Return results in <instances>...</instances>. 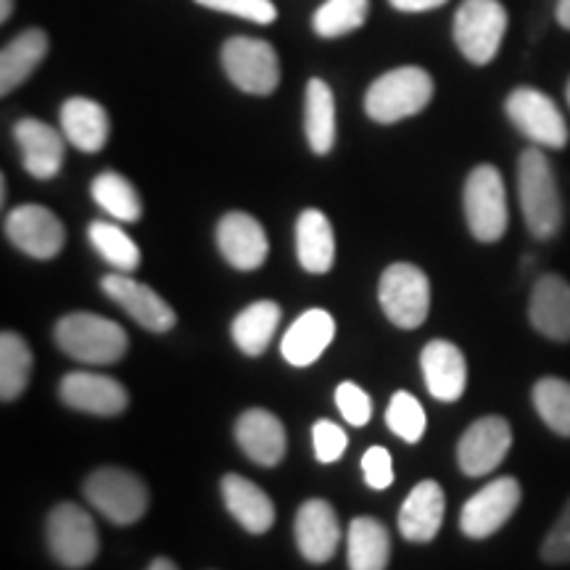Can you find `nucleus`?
Returning <instances> with one entry per match:
<instances>
[{
    "label": "nucleus",
    "mask_w": 570,
    "mask_h": 570,
    "mask_svg": "<svg viewBox=\"0 0 570 570\" xmlns=\"http://www.w3.org/2000/svg\"><path fill=\"white\" fill-rule=\"evenodd\" d=\"M518 198L533 238L550 240L562 227V198L552 164L541 148H525L518 159Z\"/></svg>",
    "instance_id": "1"
},
{
    "label": "nucleus",
    "mask_w": 570,
    "mask_h": 570,
    "mask_svg": "<svg viewBox=\"0 0 570 570\" xmlns=\"http://www.w3.org/2000/svg\"><path fill=\"white\" fill-rule=\"evenodd\" d=\"M433 77L423 67H399L381 75L365 92V111L377 125L415 117L431 104Z\"/></svg>",
    "instance_id": "2"
},
{
    "label": "nucleus",
    "mask_w": 570,
    "mask_h": 570,
    "mask_svg": "<svg viewBox=\"0 0 570 570\" xmlns=\"http://www.w3.org/2000/svg\"><path fill=\"white\" fill-rule=\"evenodd\" d=\"M56 344L71 360L85 362V365H111L122 360L130 341H127L125 327L114 320L75 312V315L61 317L56 325Z\"/></svg>",
    "instance_id": "3"
},
{
    "label": "nucleus",
    "mask_w": 570,
    "mask_h": 570,
    "mask_svg": "<svg viewBox=\"0 0 570 570\" xmlns=\"http://www.w3.org/2000/svg\"><path fill=\"white\" fill-rule=\"evenodd\" d=\"M462 206L470 233L481 244H497L508 230V190L497 167L481 164L468 175L465 190H462Z\"/></svg>",
    "instance_id": "4"
},
{
    "label": "nucleus",
    "mask_w": 570,
    "mask_h": 570,
    "mask_svg": "<svg viewBox=\"0 0 570 570\" xmlns=\"http://www.w3.org/2000/svg\"><path fill=\"white\" fill-rule=\"evenodd\" d=\"M504 32H508V11L499 0H462L454 13V42L475 67H487L497 59Z\"/></svg>",
    "instance_id": "5"
},
{
    "label": "nucleus",
    "mask_w": 570,
    "mask_h": 570,
    "mask_svg": "<svg viewBox=\"0 0 570 570\" xmlns=\"http://www.w3.org/2000/svg\"><path fill=\"white\" fill-rule=\"evenodd\" d=\"M85 499L106 520L117 525H130L146 515L148 487L142 479L125 468H98L85 481Z\"/></svg>",
    "instance_id": "6"
},
{
    "label": "nucleus",
    "mask_w": 570,
    "mask_h": 570,
    "mask_svg": "<svg viewBox=\"0 0 570 570\" xmlns=\"http://www.w3.org/2000/svg\"><path fill=\"white\" fill-rule=\"evenodd\" d=\"M377 302L396 327L415 331L425 323L428 309H431V283L420 267L410 262H396L381 275Z\"/></svg>",
    "instance_id": "7"
},
{
    "label": "nucleus",
    "mask_w": 570,
    "mask_h": 570,
    "mask_svg": "<svg viewBox=\"0 0 570 570\" xmlns=\"http://www.w3.org/2000/svg\"><path fill=\"white\" fill-rule=\"evenodd\" d=\"M98 529L90 512L80 504L61 502L48 515V550L53 560L69 570L88 568L98 558Z\"/></svg>",
    "instance_id": "8"
},
{
    "label": "nucleus",
    "mask_w": 570,
    "mask_h": 570,
    "mask_svg": "<svg viewBox=\"0 0 570 570\" xmlns=\"http://www.w3.org/2000/svg\"><path fill=\"white\" fill-rule=\"evenodd\" d=\"M225 75L248 96H269L281 85V59L267 40L230 38L223 48Z\"/></svg>",
    "instance_id": "9"
},
{
    "label": "nucleus",
    "mask_w": 570,
    "mask_h": 570,
    "mask_svg": "<svg viewBox=\"0 0 570 570\" xmlns=\"http://www.w3.org/2000/svg\"><path fill=\"white\" fill-rule=\"evenodd\" d=\"M510 122L539 148H566L568 125L558 104L537 88H515L504 101Z\"/></svg>",
    "instance_id": "10"
},
{
    "label": "nucleus",
    "mask_w": 570,
    "mask_h": 570,
    "mask_svg": "<svg viewBox=\"0 0 570 570\" xmlns=\"http://www.w3.org/2000/svg\"><path fill=\"white\" fill-rule=\"evenodd\" d=\"M523 499V489L512 475L491 481L489 487L475 491L460 512V529L468 539H489L515 515Z\"/></svg>",
    "instance_id": "11"
},
{
    "label": "nucleus",
    "mask_w": 570,
    "mask_h": 570,
    "mask_svg": "<svg viewBox=\"0 0 570 570\" xmlns=\"http://www.w3.org/2000/svg\"><path fill=\"white\" fill-rule=\"evenodd\" d=\"M512 446V428L504 417L489 415L475 420L473 425L462 433L458 444L460 470L470 479L489 475L491 470L502 465Z\"/></svg>",
    "instance_id": "12"
},
{
    "label": "nucleus",
    "mask_w": 570,
    "mask_h": 570,
    "mask_svg": "<svg viewBox=\"0 0 570 570\" xmlns=\"http://www.w3.org/2000/svg\"><path fill=\"white\" fill-rule=\"evenodd\" d=\"M6 235L19 252H24L32 259H53L63 248L67 230L61 219L51 209L38 204H24L11 209L6 217Z\"/></svg>",
    "instance_id": "13"
},
{
    "label": "nucleus",
    "mask_w": 570,
    "mask_h": 570,
    "mask_svg": "<svg viewBox=\"0 0 570 570\" xmlns=\"http://www.w3.org/2000/svg\"><path fill=\"white\" fill-rule=\"evenodd\" d=\"M104 294L111 298L114 304L122 306L135 323L151 333H167L173 331L177 323L175 309L164 298L156 294L154 288H148L146 283L135 281V277L125 273L106 275L101 281Z\"/></svg>",
    "instance_id": "14"
},
{
    "label": "nucleus",
    "mask_w": 570,
    "mask_h": 570,
    "mask_svg": "<svg viewBox=\"0 0 570 570\" xmlns=\"http://www.w3.org/2000/svg\"><path fill=\"white\" fill-rule=\"evenodd\" d=\"M59 396L67 407L88 415L114 417L122 415L130 404L125 386L109 375L98 373H69L61 377Z\"/></svg>",
    "instance_id": "15"
},
{
    "label": "nucleus",
    "mask_w": 570,
    "mask_h": 570,
    "mask_svg": "<svg viewBox=\"0 0 570 570\" xmlns=\"http://www.w3.org/2000/svg\"><path fill=\"white\" fill-rule=\"evenodd\" d=\"M217 246L235 269H259L269 254V240L259 219L246 212H227L217 225Z\"/></svg>",
    "instance_id": "16"
},
{
    "label": "nucleus",
    "mask_w": 570,
    "mask_h": 570,
    "mask_svg": "<svg viewBox=\"0 0 570 570\" xmlns=\"http://www.w3.org/2000/svg\"><path fill=\"white\" fill-rule=\"evenodd\" d=\"M296 544L304 560L323 566L333 560L341 541V523L336 510L325 499H309L296 512Z\"/></svg>",
    "instance_id": "17"
},
{
    "label": "nucleus",
    "mask_w": 570,
    "mask_h": 570,
    "mask_svg": "<svg viewBox=\"0 0 570 570\" xmlns=\"http://www.w3.org/2000/svg\"><path fill=\"white\" fill-rule=\"evenodd\" d=\"M21 164L38 180H51L61 173L63 156H67V138L40 119H19L13 127Z\"/></svg>",
    "instance_id": "18"
},
{
    "label": "nucleus",
    "mask_w": 570,
    "mask_h": 570,
    "mask_svg": "<svg viewBox=\"0 0 570 570\" xmlns=\"http://www.w3.org/2000/svg\"><path fill=\"white\" fill-rule=\"evenodd\" d=\"M529 320L544 338L566 344L570 341V283L560 275H541L533 283Z\"/></svg>",
    "instance_id": "19"
},
{
    "label": "nucleus",
    "mask_w": 570,
    "mask_h": 570,
    "mask_svg": "<svg viewBox=\"0 0 570 570\" xmlns=\"http://www.w3.org/2000/svg\"><path fill=\"white\" fill-rule=\"evenodd\" d=\"M428 394L439 402H458L468 386V362L452 341H431L420 354Z\"/></svg>",
    "instance_id": "20"
},
{
    "label": "nucleus",
    "mask_w": 570,
    "mask_h": 570,
    "mask_svg": "<svg viewBox=\"0 0 570 570\" xmlns=\"http://www.w3.org/2000/svg\"><path fill=\"white\" fill-rule=\"evenodd\" d=\"M446 499L444 489L436 481H423L410 491L399 510V531L407 541L428 544L439 537L441 523H444Z\"/></svg>",
    "instance_id": "21"
},
{
    "label": "nucleus",
    "mask_w": 570,
    "mask_h": 570,
    "mask_svg": "<svg viewBox=\"0 0 570 570\" xmlns=\"http://www.w3.org/2000/svg\"><path fill=\"white\" fill-rule=\"evenodd\" d=\"M235 439L246 458L262 468H275L285 458V428L273 412L246 410L235 423Z\"/></svg>",
    "instance_id": "22"
},
{
    "label": "nucleus",
    "mask_w": 570,
    "mask_h": 570,
    "mask_svg": "<svg viewBox=\"0 0 570 570\" xmlns=\"http://www.w3.org/2000/svg\"><path fill=\"white\" fill-rule=\"evenodd\" d=\"M336 336V320L325 309H309L288 327L283 336L281 354L294 367H306L317 362Z\"/></svg>",
    "instance_id": "23"
},
{
    "label": "nucleus",
    "mask_w": 570,
    "mask_h": 570,
    "mask_svg": "<svg viewBox=\"0 0 570 570\" xmlns=\"http://www.w3.org/2000/svg\"><path fill=\"white\" fill-rule=\"evenodd\" d=\"M59 119L63 138L75 148H80L82 154H98L109 140V114L101 104L90 101V98L77 96L63 101Z\"/></svg>",
    "instance_id": "24"
},
{
    "label": "nucleus",
    "mask_w": 570,
    "mask_h": 570,
    "mask_svg": "<svg viewBox=\"0 0 570 570\" xmlns=\"http://www.w3.org/2000/svg\"><path fill=\"white\" fill-rule=\"evenodd\" d=\"M223 499L230 515L238 520L248 533H267L275 523V504L265 491L244 475H225Z\"/></svg>",
    "instance_id": "25"
},
{
    "label": "nucleus",
    "mask_w": 570,
    "mask_h": 570,
    "mask_svg": "<svg viewBox=\"0 0 570 570\" xmlns=\"http://www.w3.org/2000/svg\"><path fill=\"white\" fill-rule=\"evenodd\" d=\"M296 254L298 265L312 275H325L336 262V238L333 225L320 209L302 212L296 223Z\"/></svg>",
    "instance_id": "26"
},
{
    "label": "nucleus",
    "mask_w": 570,
    "mask_h": 570,
    "mask_svg": "<svg viewBox=\"0 0 570 570\" xmlns=\"http://www.w3.org/2000/svg\"><path fill=\"white\" fill-rule=\"evenodd\" d=\"M48 46H51V40L42 30H24L6 42L3 51H0V92L3 96H9L19 85L30 80L32 71L46 59Z\"/></svg>",
    "instance_id": "27"
},
{
    "label": "nucleus",
    "mask_w": 570,
    "mask_h": 570,
    "mask_svg": "<svg viewBox=\"0 0 570 570\" xmlns=\"http://www.w3.org/2000/svg\"><path fill=\"white\" fill-rule=\"evenodd\" d=\"M348 570H386L391 560L389 529L375 518H354L346 539Z\"/></svg>",
    "instance_id": "28"
},
{
    "label": "nucleus",
    "mask_w": 570,
    "mask_h": 570,
    "mask_svg": "<svg viewBox=\"0 0 570 570\" xmlns=\"http://www.w3.org/2000/svg\"><path fill=\"white\" fill-rule=\"evenodd\" d=\"M304 106V130L309 148L317 156L331 154L333 142H336V98H333L331 85L320 77L306 82Z\"/></svg>",
    "instance_id": "29"
},
{
    "label": "nucleus",
    "mask_w": 570,
    "mask_h": 570,
    "mask_svg": "<svg viewBox=\"0 0 570 570\" xmlns=\"http://www.w3.org/2000/svg\"><path fill=\"white\" fill-rule=\"evenodd\" d=\"M281 317H283L281 306L269 302V298H262V302H254L252 306H246V309L233 320L235 346L248 356L265 354L269 341L275 336Z\"/></svg>",
    "instance_id": "30"
},
{
    "label": "nucleus",
    "mask_w": 570,
    "mask_h": 570,
    "mask_svg": "<svg viewBox=\"0 0 570 570\" xmlns=\"http://www.w3.org/2000/svg\"><path fill=\"white\" fill-rule=\"evenodd\" d=\"M90 194L92 202L101 206L109 217L117 219V223H138L140 219L142 204L138 190L119 173L106 169V173L98 175L90 185Z\"/></svg>",
    "instance_id": "31"
},
{
    "label": "nucleus",
    "mask_w": 570,
    "mask_h": 570,
    "mask_svg": "<svg viewBox=\"0 0 570 570\" xmlns=\"http://www.w3.org/2000/svg\"><path fill=\"white\" fill-rule=\"evenodd\" d=\"M32 375V352L27 341L13 331L0 336V399L13 402L24 394Z\"/></svg>",
    "instance_id": "32"
},
{
    "label": "nucleus",
    "mask_w": 570,
    "mask_h": 570,
    "mask_svg": "<svg viewBox=\"0 0 570 570\" xmlns=\"http://www.w3.org/2000/svg\"><path fill=\"white\" fill-rule=\"evenodd\" d=\"M88 238L92 248L104 256V262L117 269V273L130 275L140 267V248L117 223H92L88 227Z\"/></svg>",
    "instance_id": "33"
},
{
    "label": "nucleus",
    "mask_w": 570,
    "mask_h": 570,
    "mask_svg": "<svg viewBox=\"0 0 570 570\" xmlns=\"http://www.w3.org/2000/svg\"><path fill=\"white\" fill-rule=\"evenodd\" d=\"M370 13V0H325L323 6L315 11L312 27L320 38L336 40L344 35L360 30L367 21Z\"/></svg>",
    "instance_id": "34"
},
{
    "label": "nucleus",
    "mask_w": 570,
    "mask_h": 570,
    "mask_svg": "<svg viewBox=\"0 0 570 570\" xmlns=\"http://www.w3.org/2000/svg\"><path fill=\"white\" fill-rule=\"evenodd\" d=\"M533 407L558 436L570 439V383L562 377H541L533 386Z\"/></svg>",
    "instance_id": "35"
},
{
    "label": "nucleus",
    "mask_w": 570,
    "mask_h": 570,
    "mask_svg": "<svg viewBox=\"0 0 570 570\" xmlns=\"http://www.w3.org/2000/svg\"><path fill=\"white\" fill-rule=\"evenodd\" d=\"M386 423L399 439L417 444L425 433V410L410 391H396L386 410Z\"/></svg>",
    "instance_id": "36"
},
{
    "label": "nucleus",
    "mask_w": 570,
    "mask_h": 570,
    "mask_svg": "<svg viewBox=\"0 0 570 570\" xmlns=\"http://www.w3.org/2000/svg\"><path fill=\"white\" fill-rule=\"evenodd\" d=\"M198 6L212 11L230 13V17L254 21V24H273L277 9L273 0H196Z\"/></svg>",
    "instance_id": "37"
},
{
    "label": "nucleus",
    "mask_w": 570,
    "mask_h": 570,
    "mask_svg": "<svg viewBox=\"0 0 570 570\" xmlns=\"http://www.w3.org/2000/svg\"><path fill=\"white\" fill-rule=\"evenodd\" d=\"M336 407L341 412V417H344L348 425L356 428L367 425L370 417H373V399L352 381L341 383L336 389Z\"/></svg>",
    "instance_id": "38"
},
{
    "label": "nucleus",
    "mask_w": 570,
    "mask_h": 570,
    "mask_svg": "<svg viewBox=\"0 0 570 570\" xmlns=\"http://www.w3.org/2000/svg\"><path fill=\"white\" fill-rule=\"evenodd\" d=\"M312 444H315V458L325 462V465H331V462H338L344 458L348 436L344 428L331 423V420H317L315 428H312Z\"/></svg>",
    "instance_id": "39"
},
{
    "label": "nucleus",
    "mask_w": 570,
    "mask_h": 570,
    "mask_svg": "<svg viewBox=\"0 0 570 570\" xmlns=\"http://www.w3.org/2000/svg\"><path fill=\"white\" fill-rule=\"evenodd\" d=\"M541 560L550 562V566H566L570 562V499L562 508L560 518L554 520V525L541 541Z\"/></svg>",
    "instance_id": "40"
},
{
    "label": "nucleus",
    "mask_w": 570,
    "mask_h": 570,
    "mask_svg": "<svg viewBox=\"0 0 570 570\" xmlns=\"http://www.w3.org/2000/svg\"><path fill=\"white\" fill-rule=\"evenodd\" d=\"M362 475L370 489L383 491L394 483V460H391L389 449L383 446H370L362 458Z\"/></svg>",
    "instance_id": "41"
},
{
    "label": "nucleus",
    "mask_w": 570,
    "mask_h": 570,
    "mask_svg": "<svg viewBox=\"0 0 570 570\" xmlns=\"http://www.w3.org/2000/svg\"><path fill=\"white\" fill-rule=\"evenodd\" d=\"M389 3L394 6L396 11H404V13H423V11L441 9V6H444L446 0H389Z\"/></svg>",
    "instance_id": "42"
},
{
    "label": "nucleus",
    "mask_w": 570,
    "mask_h": 570,
    "mask_svg": "<svg viewBox=\"0 0 570 570\" xmlns=\"http://www.w3.org/2000/svg\"><path fill=\"white\" fill-rule=\"evenodd\" d=\"M554 17H558L560 27L570 30V0H558V6H554Z\"/></svg>",
    "instance_id": "43"
},
{
    "label": "nucleus",
    "mask_w": 570,
    "mask_h": 570,
    "mask_svg": "<svg viewBox=\"0 0 570 570\" xmlns=\"http://www.w3.org/2000/svg\"><path fill=\"white\" fill-rule=\"evenodd\" d=\"M148 570H177V566L169 558H156Z\"/></svg>",
    "instance_id": "44"
},
{
    "label": "nucleus",
    "mask_w": 570,
    "mask_h": 570,
    "mask_svg": "<svg viewBox=\"0 0 570 570\" xmlns=\"http://www.w3.org/2000/svg\"><path fill=\"white\" fill-rule=\"evenodd\" d=\"M13 13V0H0V21H9Z\"/></svg>",
    "instance_id": "45"
},
{
    "label": "nucleus",
    "mask_w": 570,
    "mask_h": 570,
    "mask_svg": "<svg viewBox=\"0 0 570 570\" xmlns=\"http://www.w3.org/2000/svg\"><path fill=\"white\" fill-rule=\"evenodd\" d=\"M566 96H568V106H570V80H568V90H566Z\"/></svg>",
    "instance_id": "46"
}]
</instances>
